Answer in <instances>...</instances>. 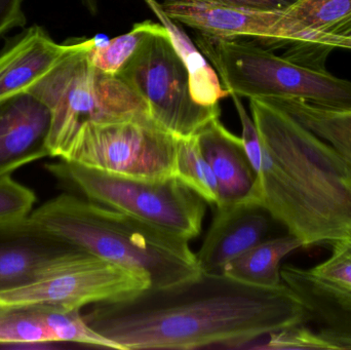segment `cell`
Listing matches in <instances>:
<instances>
[{"mask_svg":"<svg viewBox=\"0 0 351 350\" xmlns=\"http://www.w3.org/2000/svg\"><path fill=\"white\" fill-rule=\"evenodd\" d=\"M84 318L123 350L241 349L303 324L304 312L285 284L256 287L202 273L183 285L94 304Z\"/></svg>","mask_w":351,"mask_h":350,"instance_id":"1","label":"cell"},{"mask_svg":"<svg viewBox=\"0 0 351 350\" xmlns=\"http://www.w3.org/2000/svg\"><path fill=\"white\" fill-rule=\"evenodd\" d=\"M256 174L254 203L305 248L351 236V168L327 142L270 98L231 95Z\"/></svg>","mask_w":351,"mask_h":350,"instance_id":"2","label":"cell"},{"mask_svg":"<svg viewBox=\"0 0 351 350\" xmlns=\"http://www.w3.org/2000/svg\"><path fill=\"white\" fill-rule=\"evenodd\" d=\"M29 217L93 256L143 273L152 289L183 285L202 275L188 240L90 199L62 195Z\"/></svg>","mask_w":351,"mask_h":350,"instance_id":"3","label":"cell"},{"mask_svg":"<svg viewBox=\"0 0 351 350\" xmlns=\"http://www.w3.org/2000/svg\"><path fill=\"white\" fill-rule=\"evenodd\" d=\"M97 41V37L77 40L71 53L27 90L51 110V158H64L88 123L150 116L147 105L129 84L90 65L88 53Z\"/></svg>","mask_w":351,"mask_h":350,"instance_id":"4","label":"cell"},{"mask_svg":"<svg viewBox=\"0 0 351 350\" xmlns=\"http://www.w3.org/2000/svg\"><path fill=\"white\" fill-rule=\"evenodd\" d=\"M196 45L229 95L298 99L317 106L351 109V82L307 67L254 43L198 34Z\"/></svg>","mask_w":351,"mask_h":350,"instance_id":"5","label":"cell"},{"mask_svg":"<svg viewBox=\"0 0 351 350\" xmlns=\"http://www.w3.org/2000/svg\"><path fill=\"white\" fill-rule=\"evenodd\" d=\"M86 199L127 214L190 242L202 232L206 201L178 177L165 180L127 178L61 160L47 166Z\"/></svg>","mask_w":351,"mask_h":350,"instance_id":"6","label":"cell"},{"mask_svg":"<svg viewBox=\"0 0 351 350\" xmlns=\"http://www.w3.org/2000/svg\"><path fill=\"white\" fill-rule=\"evenodd\" d=\"M177 137L152 116L88 123L63 160L140 180H165L175 175Z\"/></svg>","mask_w":351,"mask_h":350,"instance_id":"7","label":"cell"},{"mask_svg":"<svg viewBox=\"0 0 351 350\" xmlns=\"http://www.w3.org/2000/svg\"><path fill=\"white\" fill-rule=\"evenodd\" d=\"M117 76L143 99L152 118L175 137L195 136L220 117L219 105L204 106L192 98L189 73L168 31L146 39Z\"/></svg>","mask_w":351,"mask_h":350,"instance_id":"8","label":"cell"},{"mask_svg":"<svg viewBox=\"0 0 351 350\" xmlns=\"http://www.w3.org/2000/svg\"><path fill=\"white\" fill-rule=\"evenodd\" d=\"M152 287L143 273L92 256L84 262L27 287L0 294V305L82 310L137 295Z\"/></svg>","mask_w":351,"mask_h":350,"instance_id":"9","label":"cell"},{"mask_svg":"<svg viewBox=\"0 0 351 350\" xmlns=\"http://www.w3.org/2000/svg\"><path fill=\"white\" fill-rule=\"evenodd\" d=\"M92 256L53 236L29 216L0 223V294L53 277Z\"/></svg>","mask_w":351,"mask_h":350,"instance_id":"10","label":"cell"},{"mask_svg":"<svg viewBox=\"0 0 351 350\" xmlns=\"http://www.w3.org/2000/svg\"><path fill=\"white\" fill-rule=\"evenodd\" d=\"M282 284L297 296L304 323L326 349H351V291L293 265L280 268Z\"/></svg>","mask_w":351,"mask_h":350,"instance_id":"11","label":"cell"},{"mask_svg":"<svg viewBox=\"0 0 351 350\" xmlns=\"http://www.w3.org/2000/svg\"><path fill=\"white\" fill-rule=\"evenodd\" d=\"M51 113L29 92L0 100V179L49 156Z\"/></svg>","mask_w":351,"mask_h":350,"instance_id":"12","label":"cell"},{"mask_svg":"<svg viewBox=\"0 0 351 350\" xmlns=\"http://www.w3.org/2000/svg\"><path fill=\"white\" fill-rule=\"evenodd\" d=\"M274 220L263 207L251 201L216 209L195 254L202 273L222 275L229 263L268 238Z\"/></svg>","mask_w":351,"mask_h":350,"instance_id":"13","label":"cell"},{"mask_svg":"<svg viewBox=\"0 0 351 350\" xmlns=\"http://www.w3.org/2000/svg\"><path fill=\"white\" fill-rule=\"evenodd\" d=\"M167 14L199 34L217 38L253 37L266 47H280L278 21L282 12H255L189 0H165Z\"/></svg>","mask_w":351,"mask_h":350,"instance_id":"14","label":"cell"},{"mask_svg":"<svg viewBox=\"0 0 351 350\" xmlns=\"http://www.w3.org/2000/svg\"><path fill=\"white\" fill-rule=\"evenodd\" d=\"M280 47L304 43L329 55L351 49V0H298L282 12Z\"/></svg>","mask_w":351,"mask_h":350,"instance_id":"15","label":"cell"},{"mask_svg":"<svg viewBox=\"0 0 351 350\" xmlns=\"http://www.w3.org/2000/svg\"><path fill=\"white\" fill-rule=\"evenodd\" d=\"M77 45L56 42L43 27H30L0 49V100L27 92Z\"/></svg>","mask_w":351,"mask_h":350,"instance_id":"16","label":"cell"},{"mask_svg":"<svg viewBox=\"0 0 351 350\" xmlns=\"http://www.w3.org/2000/svg\"><path fill=\"white\" fill-rule=\"evenodd\" d=\"M195 138L218 183L216 209L253 201L256 174L241 137L231 133L217 117L204 125Z\"/></svg>","mask_w":351,"mask_h":350,"instance_id":"17","label":"cell"},{"mask_svg":"<svg viewBox=\"0 0 351 350\" xmlns=\"http://www.w3.org/2000/svg\"><path fill=\"white\" fill-rule=\"evenodd\" d=\"M144 1L168 31L175 51L185 64L189 73L190 90L194 101L204 106H214L219 105L222 99L230 96L227 90L223 88L216 70L199 51L197 45L192 42L180 26V23L167 14L164 6L158 0Z\"/></svg>","mask_w":351,"mask_h":350,"instance_id":"18","label":"cell"},{"mask_svg":"<svg viewBox=\"0 0 351 350\" xmlns=\"http://www.w3.org/2000/svg\"><path fill=\"white\" fill-rule=\"evenodd\" d=\"M301 248H305L302 240L292 234L266 238L229 263L223 275L256 287H278L282 285L280 262Z\"/></svg>","mask_w":351,"mask_h":350,"instance_id":"19","label":"cell"},{"mask_svg":"<svg viewBox=\"0 0 351 350\" xmlns=\"http://www.w3.org/2000/svg\"><path fill=\"white\" fill-rule=\"evenodd\" d=\"M270 99L331 145L351 168V109L325 108L298 99Z\"/></svg>","mask_w":351,"mask_h":350,"instance_id":"20","label":"cell"},{"mask_svg":"<svg viewBox=\"0 0 351 350\" xmlns=\"http://www.w3.org/2000/svg\"><path fill=\"white\" fill-rule=\"evenodd\" d=\"M166 31L162 24L152 21L137 23L130 32L115 37L107 42L98 39L96 45L88 51V62L104 73L117 75L146 39Z\"/></svg>","mask_w":351,"mask_h":350,"instance_id":"21","label":"cell"},{"mask_svg":"<svg viewBox=\"0 0 351 350\" xmlns=\"http://www.w3.org/2000/svg\"><path fill=\"white\" fill-rule=\"evenodd\" d=\"M175 175L206 203L216 209L219 205L218 183L195 136L177 138Z\"/></svg>","mask_w":351,"mask_h":350,"instance_id":"22","label":"cell"},{"mask_svg":"<svg viewBox=\"0 0 351 350\" xmlns=\"http://www.w3.org/2000/svg\"><path fill=\"white\" fill-rule=\"evenodd\" d=\"M53 343L40 305H0V345Z\"/></svg>","mask_w":351,"mask_h":350,"instance_id":"23","label":"cell"},{"mask_svg":"<svg viewBox=\"0 0 351 350\" xmlns=\"http://www.w3.org/2000/svg\"><path fill=\"white\" fill-rule=\"evenodd\" d=\"M40 305L47 330L55 342H69L88 347L123 350L117 343L105 338L84 320L80 310H62L53 306Z\"/></svg>","mask_w":351,"mask_h":350,"instance_id":"24","label":"cell"},{"mask_svg":"<svg viewBox=\"0 0 351 350\" xmlns=\"http://www.w3.org/2000/svg\"><path fill=\"white\" fill-rule=\"evenodd\" d=\"M331 255L308 269L313 275L351 291V236L330 242Z\"/></svg>","mask_w":351,"mask_h":350,"instance_id":"25","label":"cell"},{"mask_svg":"<svg viewBox=\"0 0 351 350\" xmlns=\"http://www.w3.org/2000/svg\"><path fill=\"white\" fill-rule=\"evenodd\" d=\"M34 192L10 177L0 179V223L22 219L30 214Z\"/></svg>","mask_w":351,"mask_h":350,"instance_id":"26","label":"cell"},{"mask_svg":"<svg viewBox=\"0 0 351 350\" xmlns=\"http://www.w3.org/2000/svg\"><path fill=\"white\" fill-rule=\"evenodd\" d=\"M255 12H285L298 0H189Z\"/></svg>","mask_w":351,"mask_h":350,"instance_id":"27","label":"cell"},{"mask_svg":"<svg viewBox=\"0 0 351 350\" xmlns=\"http://www.w3.org/2000/svg\"><path fill=\"white\" fill-rule=\"evenodd\" d=\"M24 0H0V37L18 27H25L27 20L23 10Z\"/></svg>","mask_w":351,"mask_h":350,"instance_id":"28","label":"cell"},{"mask_svg":"<svg viewBox=\"0 0 351 350\" xmlns=\"http://www.w3.org/2000/svg\"><path fill=\"white\" fill-rule=\"evenodd\" d=\"M82 1L90 14H94V16L97 14V12H98L99 0H82Z\"/></svg>","mask_w":351,"mask_h":350,"instance_id":"29","label":"cell"}]
</instances>
